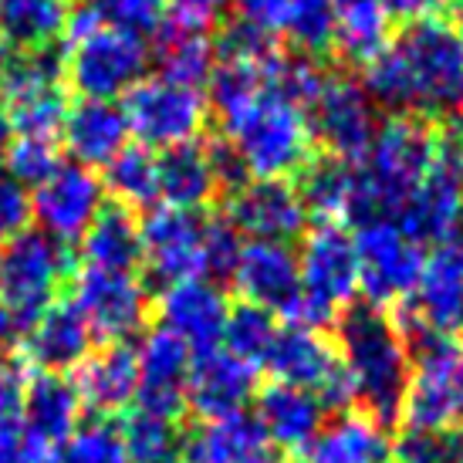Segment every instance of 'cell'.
Returning a JSON list of instances; mask_svg holds the SVG:
<instances>
[{
    "label": "cell",
    "instance_id": "obj_1",
    "mask_svg": "<svg viewBox=\"0 0 463 463\" xmlns=\"http://www.w3.org/2000/svg\"><path fill=\"white\" fill-rule=\"evenodd\" d=\"M362 89L369 99L399 116L453 112L463 105V61L457 31L437 24L406 27L386 52L365 65Z\"/></svg>",
    "mask_w": 463,
    "mask_h": 463
},
{
    "label": "cell",
    "instance_id": "obj_2",
    "mask_svg": "<svg viewBox=\"0 0 463 463\" xmlns=\"http://www.w3.org/2000/svg\"><path fill=\"white\" fill-rule=\"evenodd\" d=\"M338 359L348 375L352 399L386 423L399 412L410 375V338L383 308L355 305L338 315Z\"/></svg>",
    "mask_w": 463,
    "mask_h": 463
},
{
    "label": "cell",
    "instance_id": "obj_3",
    "mask_svg": "<svg viewBox=\"0 0 463 463\" xmlns=\"http://www.w3.org/2000/svg\"><path fill=\"white\" fill-rule=\"evenodd\" d=\"M447 142L450 139L437 126H430L420 116H392L379 122L369 149L355 163L362 190H365L369 220H396Z\"/></svg>",
    "mask_w": 463,
    "mask_h": 463
},
{
    "label": "cell",
    "instance_id": "obj_4",
    "mask_svg": "<svg viewBox=\"0 0 463 463\" xmlns=\"http://www.w3.org/2000/svg\"><path fill=\"white\" fill-rule=\"evenodd\" d=\"M149 44L126 31L102 24L89 7H78L65 27L61 78L81 99L116 102L146 78Z\"/></svg>",
    "mask_w": 463,
    "mask_h": 463
},
{
    "label": "cell",
    "instance_id": "obj_5",
    "mask_svg": "<svg viewBox=\"0 0 463 463\" xmlns=\"http://www.w3.org/2000/svg\"><path fill=\"white\" fill-rule=\"evenodd\" d=\"M359 295L355 241L342 223H318L305 233L298 250V301L284 315V325L325 332Z\"/></svg>",
    "mask_w": 463,
    "mask_h": 463
},
{
    "label": "cell",
    "instance_id": "obj_6",
    "mask_svg": "<svg viewBox=\"0 0 463 463\" xmlns=\"http://www.w3.org/2000/svg\"><path fill=\"white\" fill-rule=\"evenodd\" d=\"M118 105L129 136H136V146L153 153H169L196 142L210 118V102L203 91L163 75L139 78Z\"/></svg>",
    "mask_w": 463,
    "mask_h": 463
},
{
    "label": "cell",
    "instance_id": "obj_7",
    "mask_svg": "<svg viewBox=\"0 0 463 463\" xmlns=\"http://www.w3.org/2000/svg\"><path fill=\"white\" fill-rule=\"evenodd\" d=\"M406 430H463V338H423L399 412Z\"/></svg>",
    "mask_w": 463,
    "mask_h": 463
},
{
    "label": "cell",
    "instance_id": "obj_8",
    "mask_svg": "<svg viewBox=\"0 0 463 463\" xmlns=\"http://www.w3.org/2000/svg\"><path fill=\"white\" fill-rule=\"evenodd\" d=\"M71 274L65 244L41 231H24L0 247V305L14 322L31 325L41 311L61 301Z\"/></svg>",
    "mask_w": 463,
    "mask_h": 463
},
{
    "label": "cell",
    "instance_id": "obj_9",
    "mask_svg": "<svg viewBox=\"0 0 463 463\" xmlns=\"http://www.w3.org/2000/svg\"><path fill=\"white\" fill-rule=\"evenodd\" d=\"M61 65L48 52H11L0 68V109L11 118L14 136L58 139L65 122Z\"/></svg>",
    "mask_w": 463,
    "mask_h": 463
},
{
    "label": "cell",
    "instance_id": "obj_10",
    "mask_svg": "<svg viewBox=\"0 0 463 463\" xmlns=\"http://www.w3.org/2000/svg\"><path fill=\"white\" fill-rule=\"evenodd\" d=\"M352 241L359 260V291L365 301L373 308L402 305L423 270V244H416L392 217L362 220Z\"/></svg>",
    "mask_w": 463,
    "mask_h": 463
},
{
    "label": "cell",
    "instance_id": "obj_11",
    "mask_svg": "<svg viewBox=\"0 0 463 463\" xmlns=\"http://www.w3.org/2000/svg\"><path fill=\"white\" fill-rule=\"evenodd\" d=\"M206 223L210 217H200V210H180L166 203L153 206L139 220V264L149 270V278H156L163 288L210 278Z\"/></svg>",
    "mask_w": 463,
    "mask_h": 463
},
{
    "label": "cell",
    "instance_id": "obj_12",
    "mask_svg": "<svg viewBox=\"0 0 463 463\" xmlns=\"http://www.w3.org/2000/svg\"><path fill=\"white\" fill-rule=\"evenodd\" d=\"M264 369L274 375V383H288V386L315 392L322 399L325 410L328 406H335V410L355 406L348 375L342 369V359H338V348L318 328L281 325L268 359H264Z\"/></svg>",
    "mask_w": 463,
    "mask_h": 463
},
{
    "label": "cell",
    "instance_id": "obj_13",
    "mask_svg": "<svg viewBox=\"0 0 463 463\" xmlns=\"http://www.w3.org/2000/svg\"><path fill=\"white\" fill-rule=\"evenodd\" d=\"M406 338H460L463 332V250L453 241L437 244L423 258L412 295L402 301Z\"/></svg>",
    "mask_w": 463,
    "mask_h": 463
},
{
    "label": "cell",
    "instance_id": "obj_14",
    "mask_svg": "<svg viewBox=\"0 0 463 463\" xmlns=\"http://www.w3.org/2000/svg\"><path fill=\"white\" fill-rule=\"evenodd\" d=\"M71 305L89 325L91 338L126 342L142 332L149 315V295L136 270L81 268L71 278Z\"/></svg>",
    "mask_w": 463,
    "mask_h": 463
},
{
    "label": "cell",
    "instance_id": "obj_15",
    "mask_svg": "<svg viewBox=\"0 0 463 463\" xmlns=\"http://www.w3.org/2000/svg\"><path fill=\"white\" fill-rule=\"evenodd\" d=\"M308 122L315 142H322L332 159H345V163H359L379 129L369 91L355 78L328 75V71L308 102Z\"/></svg>",
    "mask_w": 463,
    "mask_h": 463
},
{
    "label": "cell",
    "instance_id": "obj_16",
    "mask_svg": "<svg viewBox=\"0 0 463 463\" xmlns=\"http://www.w3.org/2000/svg\"><path fill=\"white\" fill-rule=\"evenodd\" d=\"M105 206V186L95 169L61 163L44 183L31 190V217L38 231L58 244H78Z\"/></svg>",
    "mask_w": 463,
    "mask_h": 463
},
{
    "label": "cell",
    "instance_id": "obj_17",
    "mask_svg": "<svg viewBox=\"0 0 463 463\" xmlns=\"http://www.w3.org/2000/svg\"><path fill=\"white\" fill-rule=\"evenodd\" d=\"M463 220V156L457 142H447L437 163L412 190L396 223L416 244H447Z\"/></svg>",
    "mask_w": 463,
    "mask_h": 463
},
{
    "label": "cell",
    "instance_id": "obj_18",
    "mask_svg": "<svg viewBox=\"0 0 463 463\" xmlns=\"http://www.w3.org/2000/svg\"><path fill=\"white\" fill-rule=\"evenodd\" d=\"M305 196L291 180H247L227 200V223L244 241L291 244L308 227Z\"/></svg>",
    "mask_w": 463,
    "mask_h": 463
},
{
    "label": "cell",
    "instance_id": "obj_19",
    "mask_svg": "<svg viewBox=\"0 0 463 463\" xmlns=\"http://www.w3.org/2000/svg\"><path fill=\"white\" fill-rule=\"evenodd\" d=\"M241 305H254L270 315H288L298 301V254L274 241H241L227 270Z\"/></svg>",
    "mask_w": 463,
    "mask_h": 463
},
{
    "label": "cell",
    "instance_id": "obj_20",
    "mask_svg": "<svg viewBox=\"0 0 463 463\" xmlns=\"http://www.w3.org/2000/svg\"><path fill=\"white\" fill-rule=\"evenodd\" d=\"M156 315H159V328L163 332L180 338L194 355H200V352L217 348L223 342L231 305H227V295L220 291L217 281L194 278V281H180L163 288Z\"/></svg>",
    "mask_w": 463,
    "mask_h": 463
},
{
    "label": "cell",
    "instance_id": "obj_21",
    "mask_svg": "<svg viewBox=\"0 0 463 463\" xmlns=\"http://www.w3.org/2000/svg\"><path fill=\"white\" fill-rule=\"evenodd\" d=\"M258 392V365L227 352L223 345L206 348L190 362L186 406L203 420L237 416Z\"/></svg>",
    "mask_w": 463,
    "mask_h": 463
},
{
    "label": "cell",
    "instance_id": "obj_22",
    "mask_svg": "<svg viewBox=\"0 0 463 463\" xmlns=\"http://www.w3.org/2000/svg\"><path fill=\"white\" fill-rule=\"evenodd\" d=\"M190 362H194V352L163 328L142 335L136 348V402L132 406L176 420L186 406Z\"/></svg>",
    "mask_w": 463,
    "mask_h": 463
},
{
    "label": "cell",
    "instance_id": "obj_23",
    "mask_svg": "<svg viewBox=\"0 0 463 463\" xmlns=\"http://www.w3.org/2000/svg\"><path fill=\"white\" fill-rule=\"evenodd\" d=\"M231 176H237V163L227 149H206L200 142H190L159 153V200L166 206L200 210Z\"/></svg>",
    "mask_w": 463,
    "mask_h": 463
},
{
    "label": "cell",
    "instance_id": "obj_24",
    "mask_svg": "<svg viewBox=\"0 0 463 463\" xmlns=\"http://www.w3.org/2000/svg\"><path fill=\"white\" fill-rule=\"evenodd\" d=\"M68 379L81 410H89L95 420H109L136 402V348L126 342H105L78 362Z\"/></svg>",
    "mask_w": 463,
    "mask_h": 463
},
{
    "label": "cell",
    "instance_id": "obj_25",
    "mask_svg": "<svg viewBox=\"0 0 463 463\" xmlns=\"http://www.w3.org/2000/svg\"><path fill=\"white\" fill-rule=\"evenodd\" d=\"M254 423L264 433L274 450H308L311 439L318 437L325 423L322 399L308 392V389L288 386V383H274L258 392L254 402Z\"/></svg>",
    "mask_w": 463,
    "mask_h": 463
},
{
    "label": "cell",
    "instance_id": "obj_26",
    "mask_svg": "<svg viewBox=\"0 0 463 463\" xmlns=\"http://www.w3.org/2000/svg\"><path fill=\"white\" fill-rule=\"evenodd\" d=\"M58 136L65 142L71 163L85 169H105L129 146V126L122 116V105L105 102V99H78L75 105H68Z\"/></svg>",
    "mask_w": 463,
    "mask_h": 463
},
{
    "label": "cell",
    "instance_id": "obj_27",
    "mask_svg": "<svg viewBox=\"0 0 463 463\" xmlns=\"http://www.w3.org/2000/svg\"><path fill=\"white\" fill-rule=\"evenodd\" d=\"M392 439L386 423L373 412L348 406L322 423L318 437L311 439L308 463H389Z\"/></svg>",
    "mask_w": 463,
    "mask_h": 463
},
{
    "label": "cell",
    "instance_id": "obj_28",
    "mask_svg": "<svg viewBox=\"0 0 463 463\" xmlns=\"http://www.w3.org/2000/svg\"><path fill=\"white\" fill-rule=\"evenodd\" d=\"M24 362L38 373H65L91 352V332L71 301H54L31 325H24Z\"/></svg>",
    "mask_w": 463,
    "mask_h": 463
},
{
    "label": "cell",
    "instance_id": "obj_29",
    "mask_svg": "<svg viewBox=\"0 0 463 463\" xmlns=\"http://www.w3.org/2000/svg\"><path fill=\"white\" fill-rule=\"evenodd\" d=\"M305 196L308 213L322 220V223H362L369 220V206H365V190L359 180V166L345 163V159H332L325 156L318 163L305 166V183L298 186Z\"/></svg>",
    "mask_w": 463,
    "mask_h": 463
},
{
    "label": "cell",
    "instance_id": "obj_30",
    "mask_svg": "<svg viewBox=\"0 0 463 463\" xmlns=\"http://www.w3.org/2000/svg\"><path fill=\"white\" fill-rule=\"evenodd\" d=\"M81 402L75 396L71 379L61 373H34L27 375L24 399H21V416L27 430L34 433L44 450H58L75 426L81 423Z\"/></svg>",
    "mask_w": 463,
    "mask_h": 463
},
{
    "label": "cell",
    "instance_id": "obj_31",
    "mask_svg": "<svg viewBox=\"0 0 463 463\" xmlns=\"http://www.w3.org/2000/svg\"><path fill=\"white\" fill-rule=\"evenodd\" d=\"M392 44V17L383 0H335L332 48L348 65H373Z\"/></svg>",
    "mask_w": 463,
    "mask_h": 463
},
{
    "label": "cell",
    "instance_id": "obj_32",
    "mask_svg": "<svg viewBox=\"0 0 463 463\" xmlns=\"http://www.w3.org/2000/svg\"><path fill=\"white\" fill-rule=\"evenodd\" d=\"M153 41L156 65H159V75L163 78L180 81V85H194V89L210 81L213 68H217V41L210 38L206 27L169 17Z\"/></svg>",
    "mask_w": 463,
    "mask_h": 463
},
{
    "label": "cell",
    "instance_id": "obj_33",
    "mask_svg": "<svg viewBox=\"0 0 463 463\" xmlns=\"http://www.w3.org/2000/svg\"><path fill=\"white\" fill-rule=\"evenodd\" d=\"M190 463H281L254 416L237 412L223 420H206L190 439Z\"/></svg>",
    "mask_w": 463,
    "mask_h": 463
},
{
    "label": "cell",
    "instance_id": "obj_34",
    "mask_svg": "<svg viewBox=\"0 0 463 463\" xmlns=\"http://www.w3.org/2000/svg\"><path fill=\"white\" fill-rule=\"evenodd\" d=\"M68 0H0V41L14 52H48L65 38Z\"/></svg>",
    "mask_w": 463,
    "mask_h": 463
},
{
    "label": "cell",
    "instance_id": "obj_35",
    "mask_svg": "<svg viewBox=\"0 0 463 463\" xmlns=\"http://www.w3.org/2000/svg\"><path fill=\"white\" fill-rule=\"evenodd\" d=\"M81 244V264L102 270H136L139 268V220L126 206H102Z\"/></svg>",
    "mask_w": 463,
    "mask_h": 463
},
{
    "label": "cell",
    "instance_id": "obj_36",
    "mask_svg": "<svg viewBox=\"0 0 463 463\" xmlns=\"http://www.w3.org/2000/svg\"><path fill=\"white\" fill-rule=\"evenodd\" d=\"M105 194H112L126 210H146L159 200V156L142 146H126L105 166Z\"/></svg>",
    "mask_w": 463,
    "mask_h": 463
},
{
    "label": "cell",
    "instance_id": "obj_37",
    "mask_svg": "<svg viewBox=\"0 0 463 463\" xmlns=\"http://www.w3.org/2000/svg\"><path fill=\"white\" fill-rule=\"evenodd\" d=\"M129 463H176L183 450V433L173 416L132 406L118 430Z\"/></svg>",
    "mask_w": 463,
    "mask_h": 463
},
{
    "label": "cell",
    "instance_id": "obj_38",
    "mask_svg": "<svg viewBox=\"0 0 463 463\" xmlns=\"http://www.w3.org/2000/svg\"><path fill=\"white\" fill-rule=\"evenodd\" d=\"M278 328H281L278 315L254 308V305H241V308H231V318H227L220 345L260 369L264 359H268L270 345H274V338H278Z\"/></svg>",
    "mask_w": 463,
    "mask_h": 463
},
{
    "label": "cell",
    "instance_id": "obj_39",
    "mask_svg": "<svg viewBox=\"0 0 463 463\" xmlns=\"http://www.w3.org/2000/svg\"><path fill=\"white\" fill-rule=\"evenodd\" d=\"M102 24L126 31L139 41H153L169 21L166 0H89L85 4Z\"/></svg>",
    "mask_w": 463,
    "mask_h": 463
},
{
    "label": "cell",
    "instance_id": "obj_40",
    "mask_svg": "<svg viewBox=\"0 0 463 463\" xmlns=\"http://www.w3.org/2000/svg\"><path fill=\"white\" fill-rule=\"evenodd\" d=\"M58 463H129L118 426H112L109 420H89L78 423L75 433L61 443Z\"/></svg>",
    "mask_w": 463,
    "mask_h": 463
},
{
    "label": "cell",
    "instance_id": "obj_41",
    "mask_svg": "<svg viewBox=\"0 0 463 463\" xmlns=\"http://www.w3.org/2000/svg\"><path fill=\"white\" fill-rule=\"evenodd\" d=\"M61 149H58V139H44V136H14L11 149H7V163H4V173L14 176V180L34 190L38 183H44L54 169L61 166Z\"/></svg>",
    "mask_w": 463,
    "mask_h": 463
},
{
    "label": "cell",
    "instance_id": "obj_42",
    "mask_svg": "<svg viewBox=\"0 0 463 463\" xmlns=\"http://www.w3.org/2000/svg\"><path fill=\"white\" fill-rule=\"evenodd\" d=\"M396 463H463V430H406L392 443Z\"/></svg>",
    "mask_w": 463,
    "mask_h": 463
},
{
    "label": "cell",
    "instance_id": "obj_43",
    "mask_svg": "<svg viewBox=\"0 0 463 463\" xmlns=\"http://www.w3.org/2000/svg\"><path fill=\"white\" fill-rule=\"evenodd\" d=\"M332 27H335V0H301L284 38L298 48L305 58H318L332 48Z\"/></svg>",
    "mask_w": 463,
    "mask_h": 463
},
{
    "label": "cell",
    "instance_id": "obj_44",
    "mask_svg": "<svg viewBox=\"0 0 463 463\" xmlns=\"http://www.w3.org/2000/svg\"><path fill=\"white\" fill-rule=\"evenodd\" d=\"M233 4H237V21L274 41L284 38L291 17L301 7V0H233Z\"/></svg>",
    "mask_w": 463,
    "mask_h": 463
},
{
    "label": "cell",
    "instance_id": "obj_45",
    "mask_svg": "<svg viewBox=\"0 0 463 463\" xmlns=\"http://www.w3.org/2000/svg\"><path fill=\"white\" fill-rule=\"evenodd\" d=\"M31 190L0 169V247L31 231Z\"/></svg>",
    "mask_w": 463,
    "mask_h": 463
},
{
    "label": "cell",
    "instance_id": "obj_46",
    "mask_svg": "<svg viewBox=\"0 0 463 463\" xmlns=\"http://www.w3.org/2000/svg\"><path fill=\"white\" fill-rule=\"evenodd\" d=\"M44 450L34 433L27 430L24 416L21 410H11V412H0V463H34L41 460Z\"/></svg>",
    "mask_w": 463,
    "mask_h": 463
},
{
    "label": "cell",
    "instance_id": "obj_47",
    "mask_svg": "<svg viewBox=\"0 0 463 463\" xmlns=\"http://www.w3.org/2000/svg\"><path fill=\"white\" fill-rule=\"evenodd\" d=\"M457 0H383L386 14L392 24L420 27V24H437L453 11Z\"/></svg>",
    "mask_w": 463,
    "mask_h": 463
},
{
    "label": "cell",
    "instance_id": "obj_48",
    "mask_svg": "<svg viewBox=\"0 0 463 463\" xmlns=\"http://www.w3.org/2000/svg\"><path fill=\"white\" fill-rule=\"evenodd\" d=\"M166 4L176 21H186V24H196V27H210L220 14L231 7L233 0H166Z\"/></svg>",
    "mask_w": 463,
    "mask_h": 463
},
{
    "label": "cell",
    "instance_id": "obj_49",
    "mask_svg": "<svg viewBox=\"0 0 463 463\" xmlns=\"http://www.w3.org/2000/svg\"><path fill=\"white\" fill-rule=\"evenodd\" d=\"M11 142H14L11 118H7V112L0 109V169H4V163H7V149H11Z\"/></svg>",
    "mask_w": 463,
    "mask_h": 463
},
{
    "label": "cell",
    "instance_id": "obj_50",
    "mask_svg": "<svg viewBox=\"0 0 463 463\" xmlns=\"http://www.w3.org/2000/svg\"><path fill=\"white\" fill-rule=\"evenodd\" d=\"M11 328H14V318L4 311V305H0V355H4V345H7V338H11Z\"/></svg>",
    "mask_w": 463,
    "mask_h": 463
},
{
    "label": "cell",
    "instance_id": "obj_51",
    "mask_svg": "<svg viewBox=\"0 0 463 463\" xmlns=\"http://www.w3.org/2000/svg\"><path fill=\"white\" fill-rule=\"evenodd\" d=\"M450 241H453V244H457V247H460V250H463V220H460V227H457V233H453Z\"/></svg>",
    "mask_w": 463,
    "mask_h": 463
},
{
    "label": "cell",
    "instance_id": "obj_52",
    "mask_svg": "<svg viewBox=\"0 0 463 463\" xmlns=\"http://www.w3.org/2000/svg\"><path fill=\"white\" fill-rule=\"evenodd\" d=\"M457 48H460V61H463V24H460V31H457Z\"/></svg>",
    "mask_w": 463,
    "mask_h": 463
},
{
    "label": "cell",
    "instance_id": "obj_53",
    "mask_svg": "<svg viewBox=\"0 0 463 463\" xmlns=\"http://www.w3.org/2000/svg\"><path fill=\"white\" fill-rule=\"evenodd\" d=\"M34 463H58V457H54V453H44V457H41V460H34Z\"/></svg>",
    "mask_w": 463,
    "mask_h": 463
},
{
    "label": "cell",
    "instance_id": "obj_54",
    "mask_svg": "<svg viewBox=\"0 0 463 463\" xmlns=\"http://www.w3.org/2000/svg\"><path fill=\"white\" fill-rule=\"evenodd\" d=\"M457 149H460V156H463V129H460V142H457Z\"/></svg>",
    "mask_w": 463,
    "mask_h": 463
},
{
    "label": "cell",
    "instance_id": "obj_55",
    "mask_svg": "<svg viewBox=\"0 0 463 463\" xmlns=\"http://www.w3.org/2000/svg\"><path fill=\"white\" fill-rule=\"evenodd\" d=\"M176 463H190V460H176Z\"/></svg>",
    "mask_w": 463,
    "mask_h": 463
}]
</instances>
